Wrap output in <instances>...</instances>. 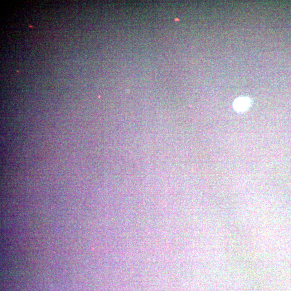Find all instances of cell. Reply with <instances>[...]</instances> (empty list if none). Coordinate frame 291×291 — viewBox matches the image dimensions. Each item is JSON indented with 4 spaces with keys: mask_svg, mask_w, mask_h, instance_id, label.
<instances>
[{
    "mask_svg": "<svg viewBox=\"0 0 291 291\" xmlns=\"http://www.w3.org/2000/svg\"><path fill=\"white\" fill-rule=\"evenodd\" d=\"M251 101L249 98L241 97L235 99L233 104L234 109L239 113H243L247 111L251 106Z\"/></svg>",
    "mask_w": 291,
    "mask_h": 291,
    "instance_id": "cell-1",
    "label": "cell"
}]
</instances>
